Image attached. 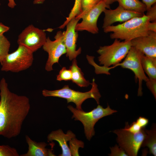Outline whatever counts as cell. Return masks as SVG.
Instances as JSON below:
<instances>
[{"mask_svg":"<svg viewBox=\"0 0 156 156\" xmlns=\"http://www.w3.org/2000/svg\"><path fill=\"white\" fill-rule=\"evenodd\" d=\"M0 135L8 139L20 133L30 109L29 98L10 91L4 78L0 81Z\"/></svg>","mask_w":156,"mask_h":156,"instance_id":"obj_1","label":"cell"},{"mask_svg":"<svg viewBox=\"0 0 156 156\" xmlns=\"http://www.w3.org/2000/svg\"><path fill=\"white\" fill-rule=\"evenodd\" d=\"M150 22L149 17L144 14L141 16L132 18L122 24L105 27L103 28V31L105 33L112 32L110 35L111 39L131 41L148 35L150 31L147 25Z\"/></svg>","mask_w":156,"mask_h":156,"instance_id":"obj_2","label":"cell"},{"mask_svg":"<svg viewBox=\"0 0 156 156\" xmlns=\"http://www.w3.org/2000/svg\"><path fill=\"white\" fill-rule=\"evenodd\" d=\"M91 85L92 88L90 90L86 92L75 91L70 88L68 85H66L60 89L53 90H43L42 93L45 97L53 96L65 99L67 103L73 102L75 104L77 109L82 110V104L88 99L93 98L98 105L99 104V99L101 96L94 79H93Z\"/></svg>","mask_w":156,"mask_h":156,"instance_id":"obj_3","label":"cell"},{"mask_svg":"<svg viewBox=\"0 0 156 156\" xmlns=\"http://www.w3.org/2000/svg\"><path fill=\"white\" fill-rule=\"evenodd\" d=\"M67 108L73 113L72 118L79 121L83 125L86 137L89 141L95 135L94 126L96 123L102 118L117 112L111 109L108 105L106 108H104L98 104L96 108L88 112L78 109L71 105Z\"/></svg>","mask_w":156,"mask_h":156,"instance_id":"obj_4","label":"cell"},{"mask_svg":"<svg viewBox=\"0 0 156 156\" xmlns=\"http://www.w3.org/2000/svg\"><path fill=\"white\" fill-rule=\"evenodd\" d=\"M131 47V41L121 42L115 39L111 44L99 47L97 51L99 55L98 60L104 68L115 66L125 57Z\"/></svg>","mask_w":156,"mask_h":156,"instance_id":"obj_5","label":"cell"},{"mask_svg":"<svg viewBox=\"0 0 156 156\" xmlns=\"http://www.w3.org/2000/svg\"><path fill=\"white\" fill-rule=\"evenodd\" d=\"M33 53L24 46L19 45L15 51L8 53L0 62L1 70L18 73L28 69L33 63Z\"/></svg>","mask_w":156,"mask_h":156,"instance_id":"obj_6","label":"cell"},{"mask_svg":"<svg viewBox=\"0 0 156 156\" xmlns=\"http://www.w3.org/2000/svg\"><path fill=\"white\" fill-rule=\"evenodd\" d=\"M145 129V128H143L135 133L124 129H116L113 132L117 135V141L119 146L128 156H136L146 136Z\"/></svg>","mask_w":156,"mask_h":156,"instance_id":"obj_7","label":"cell"},{"mask_svg":"<svg viewBox=\"0 0 156 156\" xmlns=\"http://www.w3.org/2000/svg\"><path fill=\"white\" fill-rule=\"evenodd\" d=\"M144 55L140 51L131 47L123 62L115 66H120L123 68L130 70L133 72L136 82L138 81V96H141L142 94L143 81L146 82L148 79L146 75L142 64L141 58Z\"/></svg>","mask_w":156,"mask_h":156,"instance_id":"obj_8","label":"cell"},{"mask_svg":"<svg viewBox=\"0 0 156 156\" xmlns=\"http://www.w3.org/2000/svg\"><path fill=\"white\" fill-rule=\"evenodd\" d=\"M63 36V32L58 31L54 37V40H51L48 37L42 47L43 50L48 54V59L45 66V69L47 71L52 70L53 65L58 63L60 57L66 53Z\"/></svg>","mask_w":156,"mask_h":156,"instance_id":"obj_9","label":"cell"},{"mask_svg":"<svg viewBox=\"0 0 156 156\" xmlns=\"http://www.w3.org/2000/svg\"><path fill=\"white\" fill-rule=\"evenodd\" d=\"M47 39L44 30L30 25L19 34L17 43L19 45L24 46L34 53L42 47Z\"/></svg>","mask_w":156,"mask_h":156,"instance_id":"obj_10","label":"cell"},{"mask_svg":"<svg viewBox=\"0 0 156 156\" xmlns=\"http://www.w3.org/2000/svg\"><path fill=\"white\" fill-rule=\"evenodd\" d=\"M106 8L107 6L103 0L87 11L79 18V19H82V21L77 23L75 30L77 31H86L93 34H98L99 31L97 25L98 19Z\"/></svg>","mask_w":156,"mask_h":156,"instance_id":"obj_11","label":"cell"},{"mask_svg":"<svg viewBox=\"0 0 156 156\" xmlns=\"http://www.w3.org/2000/svg\"><path fill=\"white\" fill-rule=\"evenodd\" d=\"M79 20L75 17L72 18L66 25V30L63 31V39L66 50V55L70 61L76 59L81 51V47L76 49L78 35L75 28Z\"/></svg>","mask_w":156,"mask_h":156,"instance_id":"obj_12","label":"cell"},{"mask_svg":"<svg viewBox=\"0 0 156 156\" xmlns=\"http://www.w3.org/2000/svg\"><path fill=\"white\" fill-rule=\"evenodd\" d=\"M102 27L104 28L117 22H125L132 18L140 17L144 14L125 9L118 5L114 9L105 8Z\"/></svg>","mask_w":156,"mask_h":156,"instance_id":"obj_13","label":"cell"},{"mask_svg":"<svg viewBox=\"0 0 156 156\" xmlns=\"http://www.w3.org/2000/svg\"><path fill=\"white\" fill-rule=\"evenodd\" d=\"M131 47L144 55L156 58V33L150 31L148 35L131 41Z\"/></svg>","mask_w":156,"mask_h":156,"instance_id":"obj_14","label":"cell"},{"mask_svg":"<svg viewBox=\"0 0 156 156\" xmlns=\"http://www.w3.org/2000/svg\"><path fill=\"white\" fill-rule=\"evenodd\" d=\"M76 137L75 135L70 130L64 133L62 130L59 129L51 132L47 137L48 142L53 140L57 141L62 150V153L59 156H72L67 142L72 138Z\"/></svg>","mask_w":156,"mask_h":156,"instance_id":"obj_15","label":"cell"},{"mask_svg":"<svg viewBox=\"0 0 156 156\" xmlns=\"http://www.w3.org/2000/svg\"><path fill=\"white\" fill-rule=\"evenodd\" d=\"M26 142L28 145L27 153L21 154L20 156H53L52 149L46 148L47 144L44 142H37L33 140L28 135L25 136Z\"/></svg>","mask_w":156,"mask_h":156,"instance_id":"obj_16","label":"cell"},{"mask_svg":"<svg viewBox=\"0 0 156 156\" xmlns=\"http://www.w3.org/2000/svg\"><path fill=\"white\" fill-rule=\"evenodd\" d=\"M69 69L72 73L71 80L73 83L81 87H86L91 84L89 81L87 80L84 78L83 73L77 65L76 59L73 60L72 64Z\"/></svg>","mask_w":156,"mask_h":156,"instance_id":"obj_17","label":"cell"},{"mask_svg":"<svg viewBox=\"0 0 156 156\" xmlns=\"http://www.w3.org/2000/svg\"><path fill=\"white\" fill-rule=\"evenodd\" d=\"M146 136L142 142L141 147H147L149 153L154 156L156 155V129L155 124L152 125L150 130L145 129Z\"/></svg>","mask_w":156,"mask_h":156,"instance_id":"obj_18","label":"cell"},{"mask_svg":"<svg viewBox=\"0 0 156 156\" xmlns=\"http://www.w3.org/2000/svg\"><path fill=\"white\" fill-rule=\"evenodd\" d=\"M119 5L123 8L144 14L146 11L145 5L139 0H116Z\"/></svg>","mask_w":156,"mask_h":156,"instance_id":"obj_19","label":"cell"},{"mask_svg":"<svg viewBox=\"0 0 156 156\" xmlns=\"http://www.w3.org/2000/svg\"><path fill=\"white\" fill-rule=\"evenodd\" d=\"M143 68L148 78L156 79V58L144 55L141 58Z\"/></svg>","mask_w":156,"mask_h":156,"instance_id":"obj_20","label":"cell"},{"mask_svg":"<svg viewBox=\"0 0 156 156\" xmlns=\"http://www.w3.org/2000/svg\"><path fill=\"white\" fill-rule=\"evenodd\" d=\"M81 0H75L73 7L71 10L68 16L66 18V20L58 28L63 29L67 23L73 18L80 14L82 12L81 8Z\"/></svg>","mask_w":156,"mask_h":156,"instance_id":"obj_21","label":"cell"},{"mask_svg":"<svg viewBox=\"0 0 156 156\" xmlns=\"http://www.w3.org/2000/svg\"><path fill=\"white\" fill-rule=\"evenodd\" d=\"M10 43L3 34L0 35V63L9 53Z\"/></svg>","mask_w":156,"mask_h":156,"instance_id":"obj_22","label":"cell"},{"mask_svg":"<svg viewBox=\"0 0 156 156\" xmlns=\"http://www.w3.org/2000/svg\"><path fill=\"white\" fill-rule=\"evenodd\" d=\"M84 147L83 142L78 140L75 137L72 138L69 141V147L72 156H79V148H83Z\"/></svg>","mask_w":156,"mask_h":156,"instance_id":"obj_23","label":"cell"},{"mask_svg":"<svg viewBox=\"0 0 156 156\" xmlns=\"http://www.w3.org/2000/svg\"><path fill=\"white\" fill-rule=\"evenodd\" d=\"M103 0H81L82 12L80 14L76 16L75 18L79 19L80 16Z\"/></svg>","mask_w":156,"mask_h":156,"instance_id":"obj_24","label":"cell"},{"mask_svg":"<svg viewBox=\"0 0 156 156\" xmlns=\"http://www.w3.org/2000/svg\"><path fill=\"white\" fill-rule=\"evenodd\" d=\"M16 149L8 145H0V156H19Z\"/></svg>","mask_w":156,"mask_h":156,"instance_id":"obj_25","label":"cell"},{"mask_svg":"<svg viewBox=\"0 0 156 156\" xmlns=\"http://www.w3.org/2000/svg\"><path fill=\"white\" fill-rule=\"evenodd\" d=\"M72 73L70 70L66 67H63L57 76L56 79L59 81H68L71 80Z\"/></svg>","mask_w":156,"mask_h":156,"instance_id":"obj_26","label":"cell"},{"mask_svg":"<svg viewBox=\"0 0 156 156\" xmlns=\"http://www.w3.org/2000/svg\"><path fill=\"white\" fill-rule=\"evenodd\" d=\"M111 153L109 154L111 156H128L125 151L119 146L116 145L110 148Z\"/></svg>","mask_w":156,"mask_h":156,"instance_id":"obj_27","label":"cell"},{"mask_svg":"<svg viewBox=\"0 0 156 156\" xmlns=\"http://www.w3.org/2000/svg\"><path fill=\"white\" fill-rule=\"evenodd\" d=\"M142 128L135 121L133 122L130 125L128 122L126 123L124 130L133 133H135L140 131Z\"/></svg>","mask_w":156,"mask_h":156,"instance_id":"obj_28","label":"cell"},{"mask_svg":"<svg viewBox=\"0 0 156 156\" xmlns=\"http://www.w3.org/2000/svg\"><path fill=\"white\" fill-rule=\"evenodd\" d=\"M146 85L150 91L155 99H156V79L148 78L146 82Z\"/></svg>","mask_w":156,"mask_h":156,"instance_id":"obj_29","label":"cell"},{"mask_svg":"<svg viewBox=\"0 0 156 156\" xmlns=\"http://www.w3.org/2000/svg\"><path fill=\"white\" fill-rule=\"evenodd\" d=\"M147 12L146 15L149 18L150 22H155L156 21V4H154L151 8L146 10Z\"/></svg>","mask_w":156,"mask_h":156,"instance_id":"obj_30","label":"cell"},{"mask_svg":"<svg viewBox=\"0 0 156 156\" xmlns=\"http://www.w3.org/2000/svg\"><path fill=\"white\" fill-rule=\"evenodd\" d=\"M136 121L142 128H145L148 123V120L144 117L140 116L136 120Z\"/></svg>","mask_w":156,"mask_h":156,"instance_id":"obj_31","label":"cell"},{"mask_svg":"<svg viewBox=\"0 0 156 156\" xmlns=\"http://www.w3.org/2000/svg\"><path fill=\"white\" fill-rule=\"evenodd\" d=\"M142 1L146 5L147 10L150 9L154 4L156 3V0H142Z\"/></svg>","mask_w":156,"mask_h":156,"instance_id":"obj_32","label":"cell"},{"mask_svg":"<svg viewBox=\"0 0 156 156\" xmlns=\"http://www.w3.org/2000/svg\"><path fill=\"white\" fill-rule=\"evenodd\" d=\"M147 28L149 31L156 33V21L149 22L148 24Z\"/></svg>","mask_w":156,"mask_h":156,"instance_id":"obj_33","label":"cell"},{"mask_svg":"<svg viewBox=\"0 0 156 156\" xmlns=\"http://www.w3.org/2000/svg\"><path fill=\"white\" fill-rule=\"evenodd\" d=\"M10 28L0 23V35L3 34L8 31Z\"/></svg>","mask_w":156,"mask_h":156,"instance_id":"obj_34","label":"cell"},{"mask_svg":"<svg viewBox=\"0 0 156 156\" xmlns=\"http://www.w3.org/2000/svg\"><path fill=\"white\" fill-rule=\"evenodd\" d=\"M106 5L107 8L110 9V5L114 2L116 1V0H103Z\"/></svg>","mask_w":156,"mask_h":156,"instance_id":"obj_35","label":"cell"},{"mask_svg":"<svg viewBox=\"0 0 156 156\" xmlns=\"http://www.w3.org/2000/svg\"><path fill=\"white\" fill-rule=\"evenodd\" d=\"M9 1L8 4V6L11 8H13L16 5V4L15 3L14 0H8Z\"/></svg>","mask_w":156,"mask_h":156,"instance_id":"obj_36","label":"cell"},{"mask_svg":"<svg viewBox=\"0 0 156 156\" xmlns=\"http://www.w3.org/2000/svg\"><path fill=\"white\" fill-rule=\"evenodd\" d=\"M45 0H34L33 1L34 4H41L43 3Z\"/></svg>","mask_w":156,"mask_h":156,"instance_id":"obj_37","label":"cell"},{"mask_svg":"<svg viewBox=\"0 0 156 156\" xmlns=\"http://www.w3.org/2000/svg\"><path fill=\"white\" fill-rule=\"evenodd\" d=\"M0 5H1V4H0Z\"/></svg>","mask_w":156,"mask_h":156,"instance_id":"obj_38","label":"cell"}]
</instances>
